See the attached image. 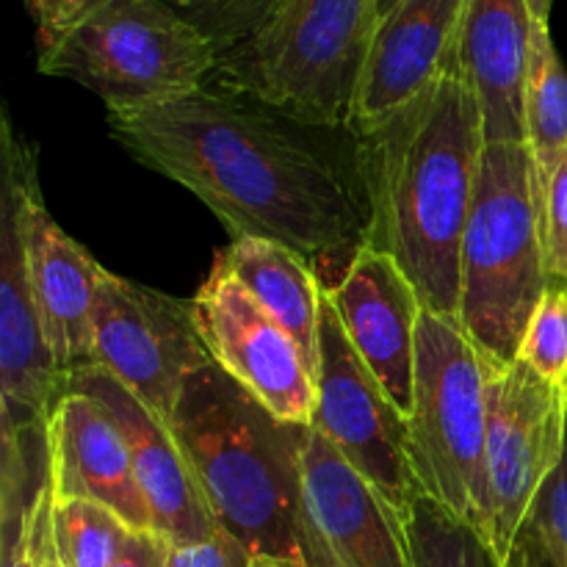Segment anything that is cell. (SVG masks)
Returning <instances> with one entry per match:
<instances>
[{
  "label": "cell",
  "instance_id": "d4e9b609",
  "mask_svg": "<svg viewBox=\"0 0 567 567\" xmlns=\"http://www.w3.org/2000/svg\"><path fill=\"white\" fill-rule=\"evenodd\" d=\"M518 360L567 393V286L554 280L532 313Z\"/></svg>",
  "mask_w": 567,
  "mask_h": 567
},
{
  "label": "cell",
  "instance_id": "4316f807",
  "mask_svg": "<svg viewBox=\"0 0 567 567\" xmlns=\"http://www.w3.org/2000/svg\"><path fill=\"white\" fill-rule=\"evenodd\" d=\"M540 183L548 271H551V280L567 282V153Z\"/></svg>",
  "mask_w": 567,
  "mask_h": 567
},
{
  "label": "cell",
  "instance_id": "4fadbf2b",
  "mask_svg": "<svg viewBox=\"0 0 567 567\" xmlns=\"http://www.w3.org/2000/svg\"><path fill=\"white\" fill-rule=\"evenodd\" d=\"M305 567H413L408 518L310 426L302 454Z\"/></svg>",
  "mask_w": 567,
  "mask_h": 567
},
{
  "label": "cell",
  "instance_id": "7a4b0ae2",
  "mask_svg": "<svg viewBox=\"0 0 567 567\" xmlns=\"http://www.w3.org/2000/svg\"><path fill=\"white\" fill-rule=\"evenodd\" d=\"M349 136L369 205L365 244L396 260L424 310L457 316L460 249L485 150L457 42L419 97Z\"/></svg>",
  "mask_w": 567,
  "mask_h": 567
},
{
  "label": "cell",
  "instance_id": "83f0119b",
  "mask_svg": "<svg viewBox=\"0 0 567 567\" xmlns=\"http://www.w3.org/2000/svg\"><path fill=\"white\" fill-rule=\"evenodd\" d=\"M529 520L546 535L559 567H567V449L559 468L537 496Z\"/></svg>",
  "mask_w": 567,
  "mask_h": 567
},
{
  "label": "cell",
  "instance_id": "d6986e66",
  "mask_svg": "<svg viewBox=\"0 0 567 567\" xmlns=\"http://www.w3.org/2000/svg\"><path fill=\"white\" fill-rule=\"evenodd\" d=\"M50 465L55 496L92 498L120 515L133 532L155 529L125 437L103 404L86 393L70 391L55 408L50 419Z\"/></svg>",
  "mask_w": 567,
  "mask_h": 567
},
{
  "label": "cell",
  "instance_id": "cb8c5ba5",
  "mask_svg": "<svg viewBox=\"0 0 567 567\" xmlns=\"http://www.w3.org/2000/svg\"><path fill=\"white\" fill-rule=\"evenodd\" d=\"M131 526L92 498H53V554L64 567H111Z\"/></svg>",
  "mask_w": 567,
  "mask_h": 567
},
{
  "label": "cell",
  "instance_id": "44dd1931",
  "mask_svg": "<svg viewBox=\"0 0 567 567\" xmlns=\"http://www.w3.org/2000/svg\"><path fill=\"white\" fill-rule=\"evenodd\" d=\"M230 275L286 327L316 369L324 282L297 249L269 238H238L216 255Z\"/></svg>",
  "mask_w": 567,
  "mask_h": 567
},
{
  "label": "cell",
  "instance_id": "6da1fadb",
  "mask_svg": "<svg viewBox=\"0 0 567 567\" xmlns=\"http://www.w3.org/2000/svg\"><path fill=\"white\" fill-rule=\"evenodd\" d=\"M216 86V83H214ZM109 133L138 164L203 199L233 241L269 238L313 260L354 258L369 236L358 161L260 100L203 86L166 103L109 111Z\"/></svg>",
  "mask_w": 567,
  "mask_h": 567
},
{
  "label": "cell",
  "instance_id": "e575fe53",
  "mask_svg": "<svg viewBox=\"0 0 567 567\" xmlns=\"http://www.w3.org/2000/svg\"><path fill=\"white\" fill-rule=\"evenodd\" d=\"M252 567H297V565L282 563V559H255Z\"/></svg>",
  "mask_w": 567,
  "mask_h": 567
},
{
  "label": "cell",
  "instance_id": "5bb4252c",
  "mask_svg": "<svg viewBox=\"0 0 567 567\" xmlns=\"http://www.w3.org/2000/svg\"><path fill=\"white\" fill-rule=\"evenodd\" d=\"M343 332L404 419L415 408V347L424 313L419 291L396 260L363 244L330 288Z\"/></svg>",
  "mask_w": 567,
  "mask_h": 567
},
{
  "label": "cell",
  "instance_id": "5b68a950",
  "mask_svg": "<svg viewBox=\"0 0 567 567\" xmlns=\"http://www.w3.org/2000/svg\"><path fill=\"white\" fill-rule=\"evenodd\" d=\"M377 25V0H275L219 55L210 81L310 127L349 133Z\"/></svg>",
  "mask_w": 567,
  "mask_h": 567
},
{
  "label": "cell",
  "instance_id": "4dcf8cb0",
  "mask_svg": "<svg viewBox=\"0 0 567 567\" xmlns=\"http://www.w3.org/2000/svg\"><path fill=\"white\" fill-rule=\"evenodd\" d=\"M172 543L155 529L131 532L111 567H169Z\"/></svg>",
  "mask_w": 567,
  "mask_h": 567
},
{
  "label": "cell",
  "instance_id": "ba28073f",
  "mask_svg": "<svg viewBox=\"0 0 567 567\" xmlns=\"http://www.w3.org/2000/svg\"><path fill=\"white\" fill-rule=\"evenodd\" d=\"M39 186L37 150L0 114V399L3 426L50 424L70 380L55 365L33 299L25 205Z\"/></svg>",
  "mask_w": 567,
  "mask_h": 567
},
{
  "label": "cell",
  "instance_id": "1f68e13d",
  "mask_svg": "<svg viewBox=\"0 0 567 567\" xmlns=\"http://www.w3.org/2000/svg\"><path fill=\"white\" fill-rule=\"evenodd\" d=\"M504 567H559V563L548 546L546 535L532 520H526Z\"/></svg>",
  "mask_w": 567,
  "mask_h": 567
},
{
  "label": "cell",
  "instance_id": "277c9868",
  "mask_svg": "<svg viewBox=\"0 0 567 567\" xmlns=\"http://www.w3.org/2000/svg\"><path fill=\"white\" fill-rule=\"evenodd\" d=\"M551 282L535 155L526 144H485L460 249V324L485 358L513 363Z\"/></svg>",
  "mask_w": 567,
  "mask_h": 567
},
{
  "label": "cell",
  "instance_id": "f546056e",
  "mask_svg": "<svg viewBox=\"0 0 567 567\" xmlns=\"http://www.w3.org/2000/svg\"><path fill=\"white\" fill-rule=\"evenodd\" d=\"M94 0H25L28 14L37 25L39 50L53 44Z\"/></svg>",
  "mask_w": 567,
  "mask_h": 567
},
{
  "label": "cell",
  "instance_id": "9a60e30c",
  "mask_svg": "<svg viewBox=\"0 0 567 567\" xmlns=\"http://www.w3.org/2000/svg\"><path fill=\"white\" fill-rule=\"evenodd\" d=\"M70 391L86 393L103 404L131 452L138 487L147 498L153 526L172 546L208 540L219 532L197 480L186 463L169 421L142 402L100 365H86L70 377Z\"/></svg>",
  "mask_w": 567,
  "mask_h": 567
},
{
  "label": "cell",
  "instance_id": "7c38bea8",
  "mask_svg": "<svg viewBox=\"0 0 567 567\" xmlns=\"http://www.w3.org/2000/svg\"><path fill=\"white\" fill-rule=\"evenodd\" d=\"M192 305L210 360L277 419L310 426L316 410V369L291 332L219 258Z\"/></svg>",
  "mask_w": 567,
  "mask_h": 567
},
{
  "label": "cell",
  "instance_id": "e0dca14e",
  "mask_svg": "<svg viewBox=\"0 0 567 567\" xmlns=\"http://www.w3.org/2000/svg\"><path fill=\"white\" fill-rule=\"evenodd\" d=\"M537 20L526 0H465L457 55L485 144H526L524 100Z\"/></svg>",
  "mask_w": 567,
  "mask_h": 567
},
{
  "label": "cell",
  "instance_id": "836d02e7",
  "mask_svg": "<svg viewBox=\"0 0 567 567\" xmlns=\"http://www.w3.org/2000/svg\"><path fill=\"white\" fill-rule=\"evenodd\" d=\"M399 0H377V17H380V20H385L388 14H391L393 11V6H396Z\"/></svg>",
  "mask_w": 567,
  "mask_h": 567
},
{
  "label": "cell",
  "instance_id": "7402d4cb",
  "mask_svg": "<svg viewBox=\"0 0 567 567\" xmlns=\"http://www.w3.org/2000/svg\"><path fill=\"white\" fill-rule=\"evenodd\" d=\"M526 147L535 155L540 181L567 153V70L548 25L537 22L524 100Z\"/></svg>",
  "mask_w": 567,
  "mask_h": 567
},
{
  "label": "cell",
  "instance_id": "3957f363",
  "mask_svg": "<svg viewBox=\"0 0 567 567\" xmlns=\"http://www.w3.org/2000/svg\"><path fill=\"white\" fill-rule=\"evenodd\" d=\"M169 426L216 526L255 559L305 567L302 454L310 426L277 419L216 363L192 374Z\"/></svg>",
  "mask_w": 567,
  "mask_h": 567
},
{
  "label": "cell",
  "instance_id": "f1b7e54d",
  "mask_svg": "<svg viewBox=\"0 0 567 567\" xmlns=\"http://www.w3.org/2000/svg\"><path fill=\"white\" fill-rule=\"evenodd\" d=\"M255 557L227 532L188 546H172L169 567H252Z\"/></svg>",
  "mask_w": 567,
  "mask_h": 567
},
{
  "label": "cell",
  "instance_id": "2e32d148",
  "mask_svg": "<svg viewBox=\"0 0 567 567\" xmlns=\"http://www.w3.org/2000/svg\"><path fill=\"white\" fill-rule=\"evenodd\" d=\"M25 249L44 338L55 365L70 380L75 371L94 365L92 316L105 269L55 225L39 186L25 205Z\"/></svg>",
  "mask_w": 567,
  "mask_h": 567
},
{
  "label": "cell",
  "instance_id": "603a6c76",
  "mask_svg": "<svg viewBox=\"0 0 567 567\" xmlns=\"http://www.w3.org/2000/svg\"><path fill=\"white\" fill-rule=\"evenodd\" d=\"M408 537L413 567H504L474 524L457 518L426 493L410 507Z\"/></svg>",
  "mask_w": 567,
  "mask_h": 567
},
{
  "label": "cell",
  "instance_id": "30bf717a",
  "mask_svg": "<svg viewBox=\"0 0 567 567\" xmlns=\"http://www.w3.org/2000/svg\"><path fill=\"white\" fill-rule=\"evenodd\" d=\"M310 426L408 518L413 502L424 493L410 460L408 419L352 347L327 291L316 343Z\"/></svg>",
  "mask_w": 567,
  "mask_h": 567
},
{
  "label": "cell",
  "instance_id": "9c48e42d",
  "mask_svg": "<svg viewBox=\"0 0 567 567\" xmlns=\"http://www.w3.org/2000/svg\"><path fill=\"white\" fill-rule=\"evenodd\" d=\"M487 363L485 540L507 563L520 529L567 449V393L524 360Z\"/></svg>",
  "mask_w": 567,
  "mask_h": 567
},
{
  "label": "cell",
  "instance_id": "d6a6232c",
  "mask_svg": "<svg viewBox=\"0 0 567 567\" xmlns=\"http://www.w3.org/2000/svg\"><path fill=\"white\" fill-rule=\"evenodd\" d=\"M532 9V17H535L537 22H543V25H548V17H551V6L554 0H526Z\"/></svg>",
  "mask_w": 567,
  "mask_h": 567
},
{
  "label": "cell",
  "instance_id": "8992f818",
  "mask_svg": "<svg viewBox=\"0 0 567 567\" xmlns=\"http://www.w3.org/2000/svg\"><path fill=\"white\" fill-rule=\"evenodd\" d=\"M219 50L166 0H94L53 44L39 72L97 94L109 111L166 103L208 86Z\"/></svg>",
  "mask_w": 567,
  "mask_h": 567
},
{
  "label": "cell",
  "instance_id": "ac0fdd59",
  "mask_svg": "<svg viewBox=\"0 0 567 567\" xmlns=\"http://www.w3.org/2000/svg\"><path fill=\"white\" fill-rule=\"evenodd\" d=\"M465 0H399L380 20L354 100L352 127L371 125L419 97L457 42Z\"/></svg>",
  "mask_w": 567,
  "mask_h": 567
},
{
  "label": "cell",
  "instance_id": "8fae6325",
  "mask_svg": "<svg viewBox=\"0 0 567 567\" xmlns=\"http://www.w3.org/2000/svg\"><path fill=\"white\" fill-rule=\"evenodd\" d=\"M94 365L169 421L183 388L210 365L194 305L105 269L92 316Z\"/></svg>",
  "mask_w": 567,
  "mask_h": 567
},
{
  "label": "cell",
  "instance_id": "484cf974",
  "mask_svg": "<svg viewBox=\"0 0 567 567\" xmlns=\"http://www.w3.org/2000/svg\"><path fill=\"white\" fill-rule=\"evenodd\" d=\"M221 53L241 44L258 28L275 0H166Z\"/></svg>",
  "mask_w": 567,
  "mask_h": 567
},
{
  "label": "cell",
  "instance_id": "52a82bcc",
  "mask_svg": "<svg viewBox=\"0 0 567 567\" xmlns=\"http://www.w3.org/2000/svg\"><path fill=\"white\" fill-rule=\"evenodd\" d=\"M408 430L421 491L485 535L487 363L457 316L421 313Z\"/></svg>",
  "mask_w": 567,
  "mask_h": 567
},
{
  "label": "cell",
  "instance_id": "ffe728a7",
  "mask_svg": "<svg viewBox=\"0 0 567 567\" xmlns=\"http://www.w3.org/2000/svg\"><path fill=\"white\" fill-rule=\"evenodd\" d=\"M50 424L3 426L0 567H44L53 557Z\"/></svg>",
  "mask_w": 567,
  "mask_h": 567
},
{
  "label": "cell",
  "instance_id": "d590c367",
  "mask_svg": "<svg viewBox=\"0 0 567 567\" xmlns=\"http://www.w3.org/2000/svg\"><path fill=\"white\" fill-rule=\"evenodd\" d=\"M44 567H64V565H61V563H59V559H55V554H53V557H50V559H48V565H44Z\"/></svg>",
  "mask_w": 567,
  "mask_h": 567
}]
</instances>
